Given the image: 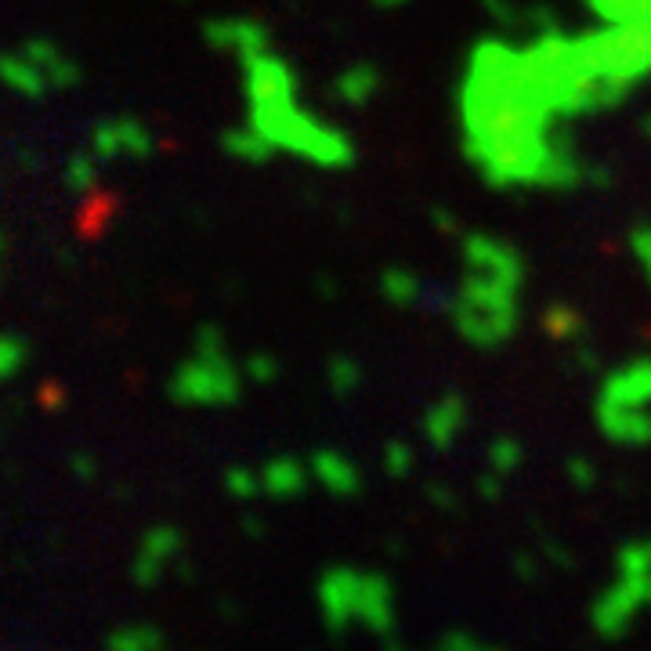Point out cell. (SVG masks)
<instances>
[{
  "mask_svg": "<svg viewBox=\"0 0 651 651\" xmlns=\"http://www.w3.org/2000/svg\"><path fill=\"white\" fill-rule=\"evenodd\" d=\"M452 319H456V326H460V333L467 337V341H474L481 348L500 344L514 333V326H517L514 290L467 279L460 297L452 301Z\"/></svg>",
  "mask_w": 651,
  "mask_h": 651,
  "instance_id": "6da1fadb",
  "label": "cell"
},
{
  "mask_svg": "<svg viewBox=\"0 0 651 651\" xmlns=\"http://www.w3.org/2000/svg\"><path fill=\"white\" fill-rule=\"evenodd\" d=\"M200 351H203V359H192L189 366L178 373L174 395L181 402H232L239 395V381L228 366L217 330L200 333Z\"/></svg>",
  "mask_w": 651,
  "mask_h": 651,
  "instance_id": "7a4b0ae2",
  "label": "cell"
},
{
  "mask_svg": "<svg viewBox=\"0 0 651 651\" xmlns=\"http://www.w3.org/2000/svg\"><path fill=\"white\" fill-rule=\"evenodd\" d=\"M463 257H467V279L474 282H489V286H503V290H514L521 286V257L497 239L485 236H467L463 239Z\"/></svg>",
  "mask_w": 651,
  "mask_h": 651,
  "instance_id": "3957f363",
  "label": "cell"
},
{
  "mask_svg": "<svg viewBox=\"0 0 651 651\" xmlns=\"http://www.w3.org/2000/svg\"><path fill=\"white\" fill-rule=\"evenodd\" d=\"M246 87H250L254 109H271V106H294V73L286 70L279 58H271L268 51L246 55Z\"/></svg>",
  "mask_w": 651,
  "mask_h": 651,
  "instance_id": "277c9868",
  "label": "cell"
},
{
  "mask_svg": "<svg viewBox=\"0 0 651 651\" xmlns=\"http://www.w3.org/2000/svg\"><path fill=\"white\" fill-rule=\"evenodd\" d=\"M359 594H362V576L348 568H333L319 586V605L326 616V627L341 633L351 619L359 616Z\"/></svg>",
  "mask_w": 651,
  "mask_h": 651,
  "instance_id": "5b68a950",
  "label": "cell"
},
{
  "mask_svg": "<svg viewBox=\"0 0 651 651\" xmlns=\"http://www.w3.org/2000/svg\"><path fill=\"white\" fill-rule=\"evenodd\" d=\"M597 416L608 438L627 441V446H648L651 441V416L641 406H622V402H597Z\"/></svg>",
  "mask_w": 651,
  "mask_h": 651,
  "instance_id": "8992f818",
  "label": "cell"
},
{
  "mask_svg": "<svg viewBox=\"0 0 651 651\" xmlns=\"http://www.w3.org/2000/svg\"><path fill=\"white\" fill-rule=\"evenodd\" d=\"M359 622H366L373 633L387 637L395 627V605H391V586L384 576H362V594H359Z\"/></svg>",
  "mask_w": 651,
  "mask_h": 651,
  "instance_id": "52a82bcc",
  "label": "cell"
},
{
  "mask_svg": "<svg viewBox=\"0 0 651 651\" xmlns=\"http://www.w3.org/2000/svg\"><path fill=\"white\" fill-rule=\"evenodd\" d=\"M601 398L622 402V406H644V402H651V359H641L622 373L608 376Z\"/></svg>",
  "mask_w": 651,
  "mask_h": 651,
  "instance_id": "ba28073f",
  "label": "cell"
},
{
  "mask_svg": "<svg viewBox=\"0 0 651 651\" xmlns=\"http://www.w3.org/2000/svg\"><path fill=\"white\" fill-rule=\"evenodd\" d=\"M311 471H316L322 478V485L330 492H337V497H351V492H359V467L341 452L319 449L316 456H311Z\"/></svg>",
  "mask_w": 651,
  "mask_h": 651,
  "instance_id": "9c48e42d",
  "label": "cell"
},
{
  "mask_svg": "<svg viewBox=\"0 0 651 651\" xmlns=\"http://www.w3.org/2000/svg\"><path fill=\"white\" fill-rule=\"evenodd\" d=\"M260 485H265L268 497H297V492H305L308 485V467L301 460H290V456H279V460H271L265 471H260Z\"/></svg>",
  "mask_w": 651,
  "mask_h": 651,
  "instance_id": "30bf717a",
  "label": "cell"
},
{
  "mask_svg": "<svg viewBox=\"0 0 651 651\" xmlns=\"http://www.w3.org/2000/svg\"><path fill=\"white\" fill-rule=\"evenodd\" d=\"M98 141V152L102 156H113V152H130V156H149L152 141L149 135L141 130L135 120H120V124H106L95 135Z\"/></svg>",
  "mask_w": 651,
  "mask_h": 651,
  "instance_id": "8fae6325",
  "label": "cell"
},
{
  "mask_svg": "<svg viewBox=\"0 0 651 651\" xmlns=\"http://www.w3.org/2000/svg\"><path fill=\"white\" fill-rule=\"evenodd\" d=\"M424 427H427V438H431L438 449H446L449 441L456 438V431L463 427V402L456 395H446L431 413H427Z\"/></svg>",
  "mask_w": 651,
  "mask_h": 651,
  "instance_id": "7c38bea8",
  "label": "cell"
},
{
  "mask_svg": "<svg viewBox=\"0 0 651 651\" xmlns=\"http://www.w3.org/2000/svg\"><path fill=\"white\" fill-rule=\"evenodd\" d=\"M225 149L236 152V156H243V160H250V163H260V160H268V156L276 152L279 146L265 135V130L250 124V127L232 130V135H225Z\"/></svg>",
  "mask_w": 651,
  "mask_h": 651,
  "instance_id": "4fadbf2b",
  "label": "cell"
},
{
  "mask_svg": "<svg viewBox=\"0 0 651 651\" xmlns=\"http://www.w3.org/2000/svg\"><path fill=\"white\" fill-rule=\"evenodd\" d=\"M174 546H178V536L174 532H152V536L146 540V551H141V562H138V579L141 583H152L156 579V572L163 568L167 557L174 554Z\"/></svg>",
  "mask_w": 651,
  "mask_h": 651,
  "instance_id": "5bb4252c",
  "label": "cell"
},
{
  "mask_svg": "<svg viewBox=\"0 0 651 651\" xmlns=\"http://www.w3.org/2000/svg\"><path fill=\"white\" fill-rule=\"evenodd\" d=\"M376 84H381V76H376L373 65H359V70H351L337 81V95H341V102H351V106H362L376 90Z\"/></svg>",
  "mask_w": 651,
  "mask_h": 651,
  "instance_id": "9a60e30c",
  "label": "cell"
},
{
  "mask_svg": "<svg viewBox=\"0 0 651 651\" xmlns=\"http://www.w3.org/2000/svg\"><path fill=\"white\" fill-rule=\"evenodd\" d=\"M381 286L391 305H416V297H420V282H416V276H409V271H387Z\"/></svg>",
  "mask_w": 651,
  "mask_h": 651,
  "instance_id": "2e32d148",
  "label": "cell"
},
{
  "mask_svg": "<svg viewBox=\"0 0 651 651\" xmlns=\"http://www.w3.org/2000/svg\"><path fill=\"white\" fill-rule=\"evenodd\" d=\"M543 326L551 330L554 337H562V341H576V337H583L579 333V311H572V308H565V305H554L551 311L543 316Z\"/></svg>",
  "mask_w": 651,
  "mask_h": 651,
  "instance_id": "e0dca14e",
  "label": "cell"
},
{
  "mask_svg": "<svg viewBox=\"0 0 651 651\" xmlns=\"http://www.w3.org/2000/svg\"><path fill=\"white\" fill-rule=\"evenodd\" d=\"M489 463H492V471L497 474H511L514 467L521 463V446L511 438H500V441H492L489 446Z\"/></svg>",
  "mask_w": 651,
  "mask_h": 651,
  "instance_id": "ac0fdd59",
  "label": "cell"
},
{
  "mask_svg": "<svg viewBox=\"0 0 651 651\" xmlns=\"http://www.w3.org/2000/svg\"><path fill=\"white\" fill-rule=\"evenodd\" d=\"M109 644H113V648H127V644H135V648H156V644H163V633L152 630V627H135V630L113 633Z\"/></svg>",
  "mask_w": 651,
  "mask_h": 651,
  "instance_id": "d6986e66",
  "label": "cell"
},
{
  "mask_svg": "<svg viewBox=\"0 0 651 651\" xmlns=\"http://www.w3.org/2000/svg\"><path fill=\"white\" fill-rule=\"evenodd\" d=\"M330 381H333V387H337V395H351V391L359 387L362 373H359V366H355L351 359H337L333 370H330Z\"/></svg>",
  "mask_w": 651,
  "mask_h": 651,
  "instance_id": "ffe728a7",
  "label": "cell"
},
{
  "mask_svg": "<svg viewBox=\"0 0 651 651\" xmlns=\"http://www.w3.org/2000/svg\"><path fill=\"white\" fill-rule=\"evenodd\" d=\"M25 359V344L15 337H0V376H11Z\"/></svg>",
  "mask_w": 651,
  "mask_h": 651,
  "instance_id": "44dd1931",
  "label": "cell"
},
{
  "mask_svg": "<svg viewBox=\"0 0 651 651\" xmlns=\"http://www.w3.org/2000/svg\"><path fill=\"white\" fill-rule=\"evenodd\" d=\"M633 254H637V260L644 265L648 282H651V225L633 228Z\"/></svg>",
  "mask_w": 651,
  "mask_h": 651,
  "instance_id": "7402d4cb",
  "label": "cell"
},
{
  "mask_svg": "<svg viewBox=\"0 0 651 651\" xmlns=\"http://www.w3.org/2000/svg\"><path fill=\"white\" fill-rule=\"evenodd\" d=\"M228 489L239 492V497H257V492H265V485H260V478L246 474V471H232V474H228Z\"/></svg>",
  "mask_w": 651,
  "mask_h": 651,
  "instance_id": "603a6c76",
  "label": "cell"
},
{
  "mask_svg": "<svg viewBox=\"0 0 651 651\" xmlns=\"http://www.w3.org/2000/svg\"><path fill=\"white\" fill-rule=\"evenodd\" d=\"M413 467V452L406 449V446H391L387 449V471L395 474V478H402Z\"/></svg>",
  "mask_w": 651,
  "mask_h": 651,
  "instance_id": "cb8c5ba5",
  "label": "cell"
},
{
  "mask_svg": "<svg viewBox=\"0 0 651 651\" xmlns=\"http://www.w3.org/2000/svg\"><path fill=\"white\" fill-rule=\"evenodd\" d=\"M568 474H572V485H583V489L594 485V467L586 460H568Z\"/></svg>",
  "mask_w": 651,
  "mask_h": 651,
  "instance_id": "d4e9b609",
  "label": "cell"
},
{
  "mask_svg": "<svg viewBox=\"0 0 651 651\" xmlns=\"http://www.w3.org/2000/svg\"><path fill=\"white\" fill-rule=\"evenodd\" d=\"M250 373L257 376V381H271V376H276V362L254 355V359H250Z\"/></svg>",
  "mask_w": 651,
  "mask_h": 651,
  "instance_id": "484cf974",
  "label": "cell"
},
{
  "mask_svg": "<svg viewBox=\"0 0 651 651\" xmlns=\"http://www.w3.org/2000/svg\"><path fill=\"white\" fill-rule=\"evenodd\" d=\"M438 644H441V648H478L481 641H474L471 633H449V637H441Z\"/></svg>",
  "mask_w": 651,
  "mask_h": 651,
  "instance_id": "4316f807",
  "label": "cell"
},
{
  "mask_svg": "<svg viewBox=\"0 0 651 651\" xmlns=\"http://www.w3.org/2000/svg\"><path fill=\"white\" fill-rule=\"evenodd\" d=\"M641 127H644V135L651 138V116H644V124H641Z\"/></svg>",
  "mask_w": 651,
  "mask_h": 651,
  "instance_id": "83f0119b",
  "label": "cell"
},
{
  "mask_svg": "<svg viewBox=\"0 0 651 651\" xmlns=\"http://www.w3.org/2000/svg\"><path fill=\"white\" fill-rule=\"evenodd\" d=\"M376 4H402V0H376Z\"/></svg>",
  "mask_w": 651,
  "mask_h": 651,
  "instance_id": "f1b7e54d",
  "label": "cell"
}]
</instances>
